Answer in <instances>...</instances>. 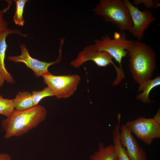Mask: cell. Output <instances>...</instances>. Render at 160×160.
Instances as JSON below:
<instances>
[{"mask_svg": "<svg viewBox=\"0 0 160 160\" xmlns=\"http://www.w3.org/2000/svg\"><path fill=\"white\" fill-rule=\"evenodd\" d=\"M47 114L46 109L40 105L24 111L15 109L1 122L5 131L4 138L8 139L27 133L43 121Z\"/></svg>", "mask_w": 160, "mask_h": 160, "instance_id": "obj_1", "label": "cell"}, {"mask_svg": "<svg viewBox=\"0 0 160 160\" xmlns=\"http://www.w3.org/2000/svg\"><path fill=\"white\" fill-rule=\"evenodd\" d=\"M129 66L135 81L139 84L150 79L156 65L153 49L140 41H133L126 50Z\"/></svg>", "mask_w": 160, "mask_h": 160, "instance_id": "obj_2", "label": "cell"}, {"mask_svg": "<svg viewBox=\"0 0 160 160\" xmlns=\"http://www.w3.org/2000/svg\"><path fill=\"white\" fill-rule=\"evenodd\" d=\"M92 11L107 22L113 23L121 32L129 31L133 23L124 0H100Z\"/></svg>", "mask_w": 160, "mask_h": 160, "instance_id": "obj_3", "label": "cell"}, {"mask_svg": "<svg viewBox=\"0 0 160 160\" xmlns=\"http://www.w3.org/2000/svg\"><path fill=\"white\" fill-rule=\"evenodd\" d=\"M113 59L107 52L97 51L94 44L85 47L80 51L76 58L71 62L70 65L74 68H79L84 63L89 60L93 61L101 67H105L111 64L117 73V77L115 81L119 83L124 78V73L122 68L118 67L114 64Z\"/></svg>", "mask_w": 160, "mask_h": 160, "instance_id": "obj_4", "label": "cell"}, {"mask_svg": "<svg viewBox=\"0 0 160 160\" xmlns=\"http://www.w3.org/2000/svg\"><path fill=\"white\" fill-rule=\"evenodd\" d=\"M133 41L127 39L124 32H116L113 39L106 35L100 39L94 40V42L97 51L108 53L119 63V68H121L122 59L127 55L126 50Z\"/></svg>", "mask_w": 160, "mask_h": 160, "instance_id": "obj_5", "label": "cell"}, {"mask_svg": "<svg viewBox=\"0 0 160 160\" xmlns=\"http://www.w3.org/2000/svg\"><path fill=\"white\" fill-rule=\"evenodd\" d=\"M44 81L59 99L67 98L76 91L81 80L76 74L55 76L50 72L42 76Z\"/></svg>", "mask_w": 160, "mask_h": 160, "instance_id": "obj_6", "label": "cell"}, {"mask_svg": "<svg viewBox=\"0 0 160 160\" xmlns=\"http://www.w3.org/2000/svg\"><path fill=\"white\" fill-rule=\"evenodd\" d=\"M125 124L132 133L148 145L154 139L160 137V125L153 118L140 117Z\"/></svg>", "mask_w": 160, "mask_h": 160, "instance_id": "obj_7", "label": "cell"}, {"mask_svg": "<svg viewBox=\"0 0 160 160\" xmlns=\"http://www.w3.org/2000/svg\"><path fill=\"white\" fill-rule=\"evenodd\" d=\"M124 1L129 9L133 23L132 27L128 31L140 41L144 37L145 31L156 18L149 10L145 9L140 11L129 0Z\"/></svg>", "mask_w": 160, "mask_h": 160, "instance_id": "obj_8", "label": "cell"}, {"mask_svg": "<svg viewBox=\"0 0 160 160\" xmlns=\"http://www.w3.org/2000/svg\"><path fill=\"white\" fill-rule=\"evenodd\" d=\"M60 44L58 57L56 60L54 62H46L32 57L24 44H20V46L21 52V55L10 56L8 57V58L10 60L15 63L21 62L24 63L27 67L33 71L37 77L42 76L49 72L48 68L50 66L58 63L61 60L62 49L63 43H61Z\"/></svg>", "mask_w": 160, "mask_h": 160, "instance_id": "obj_9", "label": "cell"}, {"mask_svg": "<svg viewBox=\"0 0 160 160\" xmlns=\"http://www.w3.org/2000/svg\"><path fill=\"white\" fill-rule=\"evenodd\" d=\"M120 139L131 160H148L145 152L139 146L125 124L120 127Z\"/></svg>", "mask_w": 160, "mask_h": 160, "instance_id": "obj_10", "label": "cell"}, {"mask_svg": "<svg viewBox=\"0 0 160 160\" xmlns=\"http://www.w3.org/2000/svg\"><path fill=\"white\" fill-rule=\"evenodd\" d=\"M16 33L20 35L21 32L19 30H14L8 28L6 30L0 32V71L8 82L13 84L15 81L11 75L7 71L4 64L5 53L7 47L6 39L9 34Z\"/></svg>", "mask_w": 160, "mask_h": 160, "instance_id": "obj_11", "label": "cell"}, {"mask_svg": "<svg viewBox=\"0 0 160 160\" xmlns=\"http://www.w3.org/2000/svg\"><path fill=\"white\" fill-rule=\"evenodd\" d=\"M121 115L118 113L117 115V122L115 126L113 132V145L118 157V160H131L127 151L121 145L120 139V127Z\"/></svg>", "mask_w": 160, "mask_h": 160, "instance_id": "obj_12", "label": "cell"}, {"mask_svg": "<svg viewBox=\"0 0 160 160\" xmlns=\"http://www.w3.org/2000/svg\"><path fill=\"white\" fill-rule=\"evenodd\" d=\"M91 160H118L113 144L105 146L103 143L99 144L98 149L90 156Z\"/></svg>", "mask_w": 160, "mask_h": 160, "instance_id": "obj_13", "label": "cell"}, {"mask_svg": "<svg viewBox=\"0 0 160 160\" xmlns=\"http://www.w3.org/2000/svg\"><path fill=\"white\" fill-rule=\"evenodd\" d=\"M139 84L138 91L143 92L137 96L136 99L145 103H150L153 102V101L149 98V94L153 88L160 85V77L157 76L153 79H150Z\"/></svg>", "mask_w": 160, "mask_h": 160, "instance_id": "obj_14", "label": "cell"}, {"mask_svg": "<svg viewBox=\"0 0 160 160\" xmlns=\"http://www.w3.org/2000/svg\"><path fill=\"white\" fill-rule=\"evenodd\" d=\"M12 101L17 111H24L34 107L32 94L28 91L19 92Z\"/></svg>", "mask_w": 160, "mask_h": 160, "instance_id": "obj_15", "label": "cell"}, {"mask_svg": "<svg viewBox=\"0 0 160 160\" xmlns=\"http://www.w3.org/2000/svg\"><path fill=\"white\" fill-rule=\"evenodd\" d=\"M28 0H15L16 3L15 12L13 19L15 23L20 26H22L25 23L23 14L25 4Z\"/></svg>", "mask_w": 160, "mask_h": 160, "instance_id": "obj_16", "label": "cell"}, {"mask_svg": "<svg viewBox=\"0 0 160 160\" xmlns=\"http://www.w3.org/2000/svg\"><path fill=\"white\" fill-rule=\"evenodd\" d=\"M31 94L34 106L38 105L39 102L43 98L55 96L52 90L48 86L41 91H33Z\"/></svg>", "mask_w": 160, "mask_h": 160, "instance_id": "obj_17", "label": "cell"}, {"mask_svg": "<svg viewBox=\"0 0 160 160\" xmlns=\"http://www.w3.org/2000/svg\"><path fill=\"white\" fill-rule=\"evenodd\" d=\"M15 110L12 100L4 98L0 95V114L7 117Z\"/></svg>", "mask_w": 160, "mask_h": 160, "instance_id": "obj_18", "label": "cell"}, {"mask_svg": "<svg viewBox=\"0 0 160 160\" xmlns=\"http://www.w3.org/2000/svg\"><path fill=\"white\" fill-rule=\"evenodd\" d=\"M7 1L9 4L8 7L3 10H0V32L4 31L8 28L7 23L4 20L3 16L4 14L9 9L12 3L11 1Z\"/></svg>", "mask_w": 160, "mask_h": 160, "instance_id": "obj_19", "label": "cell"}, {"mask_svg": "<svg viewBox=\"0 0 160 160\" xmlns=\"http://www.w3.org/2000/svg\"><path fill=\"white\" fill-rule=\"evenodd\" d=\"M134 3L137 5L140 3H143L145 6L147 8H155L159 6V4L154 1L153 0H135Z\"/></svg>", "mask_w": 160, "mask_h": 160, "instance_id": "obj_20", "label": "cell"}, {"mask_svg": "<svg viewBox=\"0 0 160 160\" xmlns=\"http://www.w3.org/2000/svg\"><path fill=\"white\" fill-rule=\"evenodd\" d=\"M0 160H12L11 156L6 153H0Z\"/></svg>", "mask_w": 160, "mask_h": 160, "instance_id": "obj_21", "label": "cell"}, {"mask_svg": "<svg viewBox=\"0 0 160 160\" xmlns=\"http://www.w3.org/2000/svg\"><path fill=\"white\" fill-rule=\"evenodd\" d=\"M157 123L160 125V110L159 108L156 115L152 118Z\"/></svg>", "mask_w": 160, "mask_h": 160, "instance_id": "obj_22", "label": "cell"}, {"mask_svg": "<svg viewBox=\"0 0 160 160\" xmlns=\"http://www.w3.org/2000/svg\"><path fill=\"white\" fill-rule=\"evenodd\" d=\"M5 80L4 78L0 71V87L2 86Z\"/></svg>", "mask_w": 160, "mask_h": 160, "instance_id": "obj_23", "label": "cell"}]
</instances>
